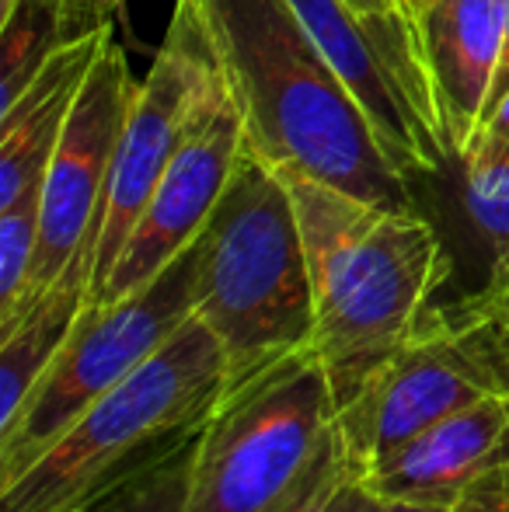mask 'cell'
Returning a JSON list of instances; mask_svg holds the SVG:
<instances>
[{"instance_id":"cell-14","label":"cell","mask_w":509,"mask_h":512,"mask_svg":"<svg viewBox=\"0 0 509 512\" xmlns=\"http://www.w3.org/2000/svg\"><path fill=\"white\" fill-rule=\"evenodd\" d=\"M112 32V21L77 32L49 56L46 67L11 105L0 108V209L18 203L25 192L42 189L70 108Z\"/></svg>"},{"instance_id":"cell-26","label":"cell","mask_w":509,"mask_h":512,"mask_svg":"<svg viewBox=\"0 0 509 512\" xmlns=\"http://www.w3.org/2000/svg\"><path fill=\"white\" fill-rule=\"evenodd\" d=\"M63 4L77 7V11L95 14L98 21H112V18H119V14H123L126 0H63Z\"/></svg>"},{"instance_id":"cell-27","label":"cell","mask_w":509,"mask_h":512,"mask_svg":"<svg viewBox=\"0 0 509 512\" xmlns=\"http://www.w3.org/2000/svg\"><path fill=\"white\" fill-rule=\"evenodd\" d=\"M489 286L496 297H503L506 304H509V255L506 258H499V262H492V269H489Z\"/></svg>"},{"instance_id":"cell-8","label":"cell","mask_w":509,"mask_h":512,"mask_svg":"<svg viewBox=\"0 0 509 512\" xmlns=\"http://www.w3.org/2000/svg\"><path fill=\"white\" fill-rule=\"evenodd\" d=\"M217 77L220 63L196 7L192 0H175L164 42L150 60L143 81H136L133 102H129L123 133L116 143V157H112L109 182H105V196L95 220L88 300H95L105 290L119 251L133 234L150 192L168 171L192 122L199 119Z\"/></svg>"},{"instance_id":"cell-2","label":"cell","mask_w":509,"mask_h":512,"mask_svg":"<svg viewBox=\"0 0 509 512\" xmlns=\"http://www.w3.org/2000/svg\"><path fill=\"white\" fill-rule=\"evenodd\" d=\"M314 293V342L339 408L412 338L450 265L419 209H387L307 175H283Z\"/></svg>"},{"instance_id":"cell-13","label":"cell","mask_w":509,"mask_h":512,"mask_svg":"<svg viewBox=\"0 0 509 512\" xmlns=\"http://www.w3.org/2000/svg\"><path fill=\"white\" fill-rule=\"evenodd\" d=\"M419 35L450 154L461 161L482 126L503 42L499 0H422Z\"/></svg>"},{"instance_id":"cell-22","label":"cell","mask_w":509,"mask_h":512,"mask_svg":"<svg viewBox=\"0 0 509 512\" xmlns=\"http://www.w3.org/2000/svg\"><path fill=\"white\" fill-rule=\"evenodd\" d=\"M468 154H489V157H506L509 161V95H506V102L496 108V115L478 129V136L468 147Z\"/></svg>"},{"instance_id":"cell-15","label":"cell","mask_w":509,"mask_h":512,"mask_svg":"<svg viewBox=\"0 0 509 512\" xmlns=\"http://www.w3.org/2000/svg\"><path fill=\"white\" fill-rule=\"evenodd\" d=\"M84 304H88V272L74 269L56 286H49L11 328L0 331V429L14 422L21 405L49 373Z\"/></svg>"},{"instance_id":"cell-5","label":"cell","mask_w":509,"mask_h":512,"mask_svg":"<svg viewBox=\"0 0 509 512\" xmlns=\"http://www.w3.org/2000/svg\"><path fill=\"white\" fill-rule=\"evenodd\" d=\"M339 436V401L307 345L224 391L199 429L185 512H276Z\"/></svg>"},{"instance_id":"cell-20","label":"cell","mask_w":509,"mask_h":512,"mask_svg":"<svg viewBox=\"0 0 509 512\" xmlns=\"http://www.w3.org/2000/svg\"><path fill=\"white\" fill-rule=\"evenodd\" d=\"M353 478H356V464L349 460L342 436H335V443L321 453L314 471L304 478V485H300L276 512H342Z\"/></svg>"},{"instance_id":"cell-11","label":"cell","mask_w":509,"mask_h":512,"mask_svg":"<svg viewBox=\"0 0 509 512\" xmlns=\"http://www.w3.org/2000/svg\"><path fill=\"white\" fill-rule=\"evenodd\" d=\"M248 143L245 115L220 70L217 84L203 102V112L192 122L189 136L182 140L178 154L171 157L168 171L161 175L157 189L150 192L133 234L116 258L105 290L91 307L112 304L147 286L157 272H164L210 223L213 209L231 182L238 157Z\"/></svg>"},{"instance_id":"cell-4","label":"cell","mask_w":509,"mask_h":512,"mask_svg":"<svg viewBox=\"0 0 509 512\" xmlns=\"http://www.w3.org/2000/svg\"><path fill=\"white\" fill-rule=\"evenodd\" d=\"M196 314L227 352V387L314 342V293L297 206L283 171L248 143L199 234Z\"/></svg>"},{"instance_id":"cell-6","label":"cell","mask_w":509,"mask_h":512,"mask_svg":"<svg viewBox=\"0 0 509 512\" xmlns=\"http://www.w3.org/2000/svg\"><path fill=\"white\" fill-rule=\"evenodd\" d=\"M499 394H509V304L485 286L422 314L412 338L339 408V436L363 471L426 425Z\"/></svg>"},{"instance_id":"cell-3","label":"cell","mask_w":509,"mask_h":512,"mask_svg":"<svg viewBox=\"0 0 509 512\" xmlns=\"http://www.w3.org/2000/svg\"><path fill=\"white\" fill-rule=\"evenodd\" d=\"M227 352L192 314L154 356L91 401L42 457L0 485V512H81L182 450L227 391Z\"/></svg>"},{"instance_id":"cell-1","label":"cell","mask_w":509,"mask_h":512,"mask_svg":"<svg viewBox=\"0 0 509 512\" xmlns=\"http://www.w3.org/2000/svg\"><path fill=\"white\" fill-rule=\"evenodd\" d=\"M245 115L248 147L283 175H307L363 203L415 209L391 161L290 0H192Z\"/></svg>"},{"instance_id":"cell-25","label":"cell","mask_w":509,"mask_h":512,"mask_svg":"<svg viewBox=\"0 0 509 512\" xmlns=\"http://www.w3.org/2000/svg\"><path fill=\"white\" fill-rule=\"evenodd\" d=\"M342 512H443V509H429V506H408V502H387L381 495H374L367 485L360 481V474L353 478L346 492V506Z\"/></svg>"},{"instance_id":"cell-7","label":"cell","mask_w":509,"mask_h":512,"mask_svg":"<svg viewBox=\"0 0 509 512\" xmlns=\"http://www.w3.org/2000/svg\"><path fill=\"white\" fill-rule=\"evenodd\" d=\"M196 276L199 237L136 293L102 307L84 304L49 373L0 429V485L18 478L91 401L147 363L196 314Z\"/></svg>"},{"instance_id":"cell-18","label":"cell","mask_w":509,"mask_h":512,"mask_svg":"<svg viewBox=\"0 0 509 512\" xmlns=\"http://www.w3.org/2000/svg\"><path fill=\"white\" fill-rule=\"evenodd\" d=\"M196 439H199V432L182 446V450L164 457L161 464H154L150 471L136 474L133 481L119 485L116 492L95 499L81 512H185Z\"/></svg>"},{"instance_id":"cell-24","label":"cell","mask_w":509,"mask_h":512,"mask_svg":"<svg viewBox=\"0 0 509 512\" xmlns=\"http://www.w3.org/2000/svg\"><path fill=\"white\" fill-rule=\"evenodd\" d=\"M503 7V42H499V60H496V74H492V88L485 98V112H482V126L496 115V108L506 102L509 95V0H499ZM478 126V129H482Z\"/></svg>"},{"instance_id":"cell-19","label":"cell","mask_w":509,"mask_h":512,"mask_svg":"<svg viewBox=\"0 0 509 512\" xmlns=\"http://www.w3.org/2000/svg\"><path fill=\"white\" fill-rule=\"evenodd\" d=\"M464 164V206L492 251V262L509 255V161L468 154Z\"/></svg>"},{"instance_id":"cell-23","label":"cell","mask_w":509,"mask_h":512,"mask_svg":"<svg viewBox=\"0 0 509 512\" xmlns=\"http://www.w3.org/2000/svg\"><path fill=\"white\" fill-rule=\"evenodd\" d=\"M349 7H353L356 14H363V18L377 21V25L419 32V18H415L401 0H349Z\"/></svg>"},{"instance_id":"cell-12","label":"cell","mask_w":509,"mask_h":512,"mask_svg":"<svg viewBox=\"0 0 509 512\" xmlns=\"http://www.w3.org/2000/svg\"><path fill=\"white\" fill-rule=\"evenodd\" d=\"M503 460H509V394L426 425L356 474L387 502L447 509Z\"/></svg>"},{"instance_id":"cell-21","label":"cell","mask_w":509,"mask_h":512,"mask_svg":"<svg viewBox=\"0 0 509 512\" xmlns=\"http://www.w3.org/2000/svg\"><path fill=\"white\" fill-rule=\"evenodd\" d=\"M443 512H509V460L492 467Z\"/></svg>"},{"instance_id":"cell-28","label":"cell","mask_w":509,"mask_h":512,"mask_svg":"<svg viewBox=\"0 0 509 512\" xmlns=\"http://www.w3.org/2000/svg\"><path fill=\"white\" fill-rule=\"evenodd\" d=\"M401 4H405V7H408V11H412V14H415V11H419V4H422V0H401Z\"/></svg>"},{"instance_id":"cell-9","label":"cell","mask_w":509,"mask_h":512,"mask_svg":"<svg viewBox=\"0 0 509 512\" xmlns=\"http://www.w3.org/2000/svg\"><path fill=\"white\" fill-rule=\"evenodd\" d=\"M335 74L374 122L401 175H433L450 161V143L426 70L422 35L363 18L349 0H290Z\"/></svg>"},{"instance_id":"cell-16","label":"cell","mask_w":509,"mask_h":512,"mask_svg":"<svg viewBox=\"0 0 509 512\" xmlns=\"http://www.w3.org/2000/svg\"><path fill=\"white\" fill-rule=\"evenodd\" d=\"M77 7L63 4V0H4V105L7 108L28 84L35 81L42 67L49 63V56L70 42L74 35H63L74 21Z\"/></svg>"},{"instance_id":"cell-10","label":"cell","mask_w":509,"mask_h":512,"mask_svg":"<svg viewBox=\"0 0 509 512\" xmlns=\"http://www.w3.org/2000/svg\"><path fill=\"white\" fill-rule=\"evenodd\" d=\"M133 91L136 77L129 70L126 49L116 42V35H109L81 95L70 108L63 140L46 171V182H42L39 248H35L32 279H28V297L21 314L49 286L60 283L67 272L84 269L91 279L98 206H102Z\"/></svg>"},{"instance_id":"cell-17","label":"cell","mask_w":509,"mask_h":512,"mask_svg":"<svg viewBox=\"0 0 509 512\" xmlns=\"http://www.w3.org/2000/svg\"><path fill=\"white\" fill-rule=\"evenodd\" d=\"M42 189L25 192L18 203L0 209V331L18 321L28 297L35 248H39Z\"/></svg>"}]
</instances>
